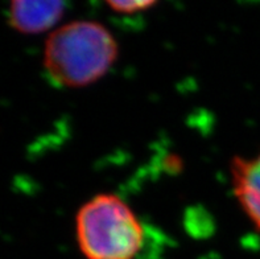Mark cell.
Returning a JSON list of instances; mask_svg holds the SVG:
<instances>
[{"label": "cell", "instance_id": "cell-1", "mask_svg": "<svg viewBox=\"0 0 260 259\" xmlns=\"http://www.w3.org/2000/svg\"><path fill=\"white\" fill-rule=\"evenodd\" d=\"M118 54V41L107 26L95 20H74L50 33L44 68L56 85L85 88L105 77Z\"/></svg>", "mask_w": 260, "mask_h": 259}, {"label": "cell", "instance_id": "cell-2", "mask_svg": "<svg viewBox=\"0 0 260 259\" xmlns=\"http://www.w3.org/2000/svg\"><path fill=\"white\" fill-rule=\"evenodd\" d=\"M76 236L85 259H136L144 245L136 213L112 193L96 194L79 208Z\"/></svg>", "mask_w": 260, "mask_h": 259}, {"label": "cell", "instance_id": "cell-3", "mask_svg": "<svg viewBox=\"0 0 260 259\" xmlns=\"http://www.w3.org/2000/svg\"><path fill=\"white\" fill-rule=\"evenodd\" d=\"M233 192L250 221L260 230V154L235 156L230 163Z\"/></svg>", "mask_w": 260, "mask_h": 259}, {"label": "cell", "instance_id": "cell-4", "mask_svg": "<svg viewBox=\"0 0 260 259\" xmlns=\"http://www.w3.org/2000/svg\"><path fill=\"white\" fill-rule=\"evenodd\" d=\"M65 13L63 2H13L8 10V23L13 30L36 35L52 30Z\"/></svg>", "mask_w": 260, "mask_h": 259}, {"label": "cell", "instance_id": "cell-5", "mask_svg": "<svg viewBox=\"0 0 260 259\" xmlns=\"http://www.w3.org/2000/svg\"><path fill=\"white\" fill-rule=\"evenodd\" d=\"M107 6L111 11L123 15H134V13L143 12L157 4V2L151 0H132V2H107Z\"/></svg>", "mask_w": 260, "mask_h": 259}]
</instances>
